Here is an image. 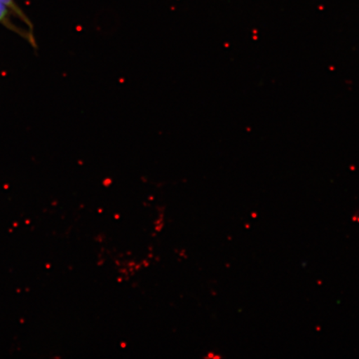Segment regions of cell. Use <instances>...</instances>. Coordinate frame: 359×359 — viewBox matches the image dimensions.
<instances>
[{
	"label": "cell",
	"mask_w": 359,
	"mask_h": 359,
	"mask_svg": "<svg viewBox=\"0 0 359 359\" xmlns=\"http://www.w3.org/2000/svg\"><path fill=\"white\" fill-rule=\"evenodd\" d=\"M11 13H13L10 10V8H8L6 4L0 1V24L6 27L7 29L13 31V32L21 36L22 38H24L27 41L32 45L34 48H37V44H36L33 32H30V31L29 32V31L22 29L20 28V27L13 24L11 20Z\"/></svg>",
	"instance_id": "cell-1"
},
{
	"label": "cell",
	"mask_w": 359,
	"mask_h": 359,
	"mask_svg": "<svg viewBox=\"0 0 359 359\" xmlns=\"http://www.w3.org/2000/svg\"><path fill=\"white\" fill-rule=\"evenodd\" d=\"M3 4L10 8V10L15 13L17 17H19L20 20L25 22L29 27L30 30L33 29V25L29 20L28 17L25 15V13L21 11V8L17 6L13 0H0Z\"/></svg>",
	"instance_id": "cell-2"
}]
</instances>
